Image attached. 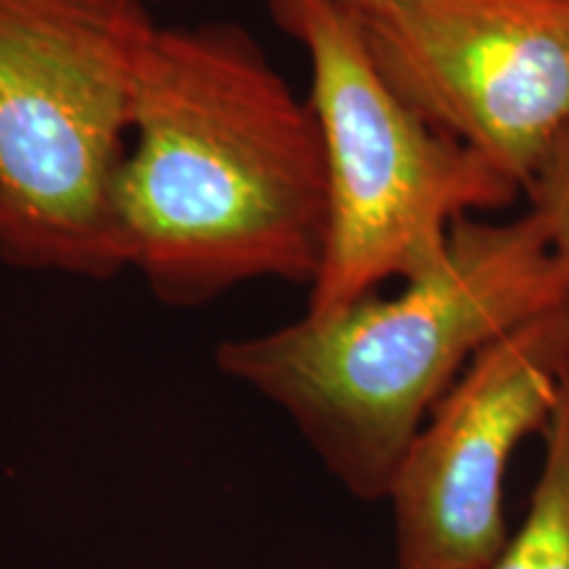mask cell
I'll list each match as a JSON object with an SVG mask.
<instances>
[{
  "label": "cell",
  "instance_id": "ba28073f",
  "mask_svg": "<svg viewBox=\"0 0 569 569\" xmlns=\"http://www.w3.org/2000/svg\"><path fill=\"white\" fill-rule=\"evenodd\" d=\"M525 196L530 198V211H536L543 222L549 248L565 274L569 296V138L561 140V146L551 153Z\"/></svg>",
  "mask_w": 569,
  "mask_h": 569
},
{
  "label": "cell",
  "instance_id": "3957f363",
  "mask_svg": "<svg viewBox=\"0 0 569 569\" xmlns=\"http://www.w3.org/2000/svg\"><path fill=\"white\" fill-rule=\"evenodd\" d=\"M151 0H0V259L122 272L113 188L132 138Z\"/></svg>",
  "mask_w": 569,
  "mask_h": 569
},
{
  "label": "cell",
  "instance_id": "8992f818",
  "mask_svg": "<svg viewBox=\"0 0 569 569\" xmlns=\"http://www.w3.org/2000/svg\"><path fill=\"white\" fill-rule=\"evenodd\" d=\"M569 377V301L490 343L427 417L386 501L398 569H488L507 543L517 446L543 432Z\"/></svg>",
  "mask_w": 569,
  "mask_h": 569
},
{
  "label": "cell",
  "instance_id": "5b68a950",
  "mask_svg": "<svg viewBox=\"0 0 569 569\" xmlns=\"http://www.w3.org/2000/svg\"><path fill=\"white\" fill-rule=\"evenodd\" d=\"M427 124L528 190L569 138V0H338Z\"/></svg>",
  "mask_w": 569,
  "mask_h": 569
},
{
  "label": "cell",
  "instance_id": "6da1fadb",
  "mask_svg": "<svg viewBox=\"0 0 569 569\" xmlns=\"http://www.w3.org/2000/svg\"><path fill=\"white\" fill-rule=\"evenodd\" d=\"M113 224L122 267L172 309L253 280L315 282L327 240L317 117L246 27H156Z\"/></svg>",
  "mask_w": 569,
  "mask_h": 569
},
{
  "label": "cell",
  "instance_id": "52a82bcc",
  "mask_svg": "<svg viewBox=\"0 0 569 569\" xmlns=\"http://www.w3.org/2000/svg\"><path fill=\"white\" fill-rule=\"evenodd\" d=\"M546 436L528 517L488 569H569V377Z\"/></svg>",
  "mask_w": 569,
  "mask_h": 569
},
{
  "label": "cell",
  "instance_id": "277c9868",
  "mask_svg": "<svg viewBox=\"0 0 569 569\" xmlns=\"http://www.w3.org/2000/svg\"><path fill=\"white\" fill-rule=\"evenodd\" d=\"M306 51L327 169V240L309 315L411 282L448 253L453 224L507 209L522 190L398 98L338 0H267Z\"/></svg>",
  "mask_w": 569,
  "mask_h": 569
},
{
  "label": "cell",
  "instance_id": "7a4b0ae2",
  "mask_svg": "<svg viewBox=\"0 0 569 569\" xmlns=\"http://www.w3.org/2000/svg\"><path fill=\"white\" fill-rule=\"evenodd\" d=\"M569 301L536 211L467 217L448 253L401 293L219 343V372L274 403L327 472L361 501H386L403 453L480 351Z\"/></svg>",
  "mask_w": 569,
  "mask_h": 569
}]
</instances>
